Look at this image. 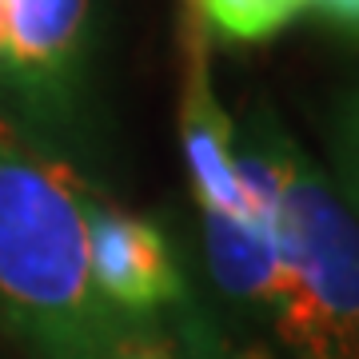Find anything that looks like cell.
Here are the masks:
<instances>
[{"label": "cell", "instance_id": "obj_1", "mask_svg": "<svg viewBox=\"0 0 359 359\" xmlns=\"http://www.w3.org/2000/svg\"><path fill=\"white\" fill-rule=\"evenodd\" d=\"M92 196L0 112V323L40 359H120L136 339L92 283Z\"/></svg>", "mask_w": 359, "mask_h": 359}, {"label": "cell", "instance_id": "obj_2", "mask_svg": "<svg viewBox=\"0 0 359 359\" xmlns=\"http://www.w3.org/2000/svg\"><path fill=\"white\" fill-rule=\"evenodd\" d=\"M271 164L280 299L271 327L295 359H359V219L268 104L244 116Z\"/></svg>", "mask_w": 359, "mask_h": 359}, {"label": "cell", "instance_id": "obj_3", "mask_svg": "<svg viewBox=\"0 0 359 359\" xmlns=\"http://www.w3.org/2000/svg\"><path fill=\"white\" fill-rule=\"evenodd\" d=\"M96 0H0V112L65 136L88 84Z\"/></svg>", "mask_w": 359, "mask_h": 359}, {"label": "cell", "instance_id": "obj_4", "mask_svg": "<svg viewBox=\"0 0 359 359\" xmlns=\"http://www.w3.org/2000/svg\"><path fill=\"white\" fill-rule=\"evenodd\" d=\"M184 76H180V144L188 160L196 200L212 216L259 219L252 216L244 196V180L236 168V124L224 112L212 88V60H208V28L192 13L184 16L180 32ZM268 219V216H264Z\"/></svg>", "mask_w": 359, "mask_h": 359}, {"label": "cell", "instance_id": "obj_5", "mask_svg": "<svg viewBox=\"0 0 359 359\" xmlns=\"http://www.w3.org/2000/svg\"><path fill=\"white\" fill-rule=\"evenodd\" d=\"M88 271L104 304L120 316H152L184 295L164 231L140 216H124L100 196L88 204Z\"/></svg>", "mask_w": 359, "mask_h": 359}, {"label": "cell", "instance_id": "obj_6", "mask_svg": "<svg viewBox=\"0 0 359 359\" xmlns=\"http://www.w3.org/2000/svg\"><path fill=\"white\" fill-rule=\"evenodd\" d=\"M204 248L208 268L231 299L256 308L271 320L280 299V248L268 219H231L204 212Z\"/></svg>", "mask_w": 359, "mask_h": 359}, {"label": "cell", "instance_id": "obj_7", "mask_svg": "<svg viewBox=\"0 0 359 359\" xmlns=\"http://www.w3.org/2000/svg\"><path fill=\"white\" fill-rule=\"evenodd\" d=\"M188 13L228 40H268L308 13V0H188Z\"/></svg>", "mask_w": 359, "mask_h": 359}, {"label": "cell", "instance_id": "obj_8", "mask_svg": "<svg viewBox=\"0 0 359 359\" xmlns=\"http://www.w3.org/2000/svg\"><path fill=\"white\" fill-rule=\"evenodd\" d=\"M332 156H335V172L344 184L347 200L359 212V88H351L335 108L332 120Z\"/></svg>", "mask_w": 359, "mask_h": 359}, {"label": "cell", "instance_id": "obj_9", "mask_svg": "<svg viewBox=\"0 0 359 359\" xmlns=\"http://www.w3.org/2000/svg\"><path fill=\"white\" fill-rule=\"evenodd\" d=\"M311 13H320L327 25L344 28L351 36H359V0H308Z\"/></svg>", "mask_w": 359, "mask_h": 359}, {"label": "cell", "instance_id": "obj_10", "mask_svg": "<svg viewBox=\"0 0 359 359\" xmlns=\"http://www.w3.org/2000/svg\"><path fill=\"white\" fill-rule=\"evenodd\" d=\"M120 359H172V355H168L164 347H156V344H144L140 335H136V339H132V344L124 347V355H120Z\"/></svg>", "mask_w": 359, "mask_h": 359}, {"label": "cell", "instance_id": "obj_11", "mask_svg": "<svg viewBox=\"0 0 359 359\" xmlns=\"http://www.w3.org/2000/svg\"><path fill=\"white\" fill-rule=\"evenodd\" d=\"M236 359H271L268 351H244V355H236Z\"/></svg>", "mask_w": 359, "mask_h": 359}]
</instances>
